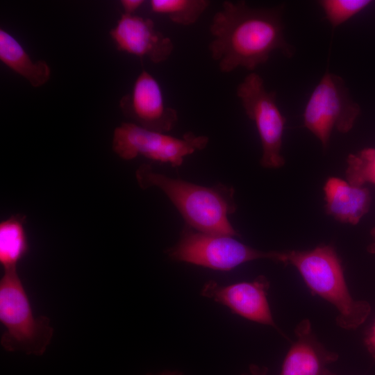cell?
I'll list each match as a JSON object with an SVG mask.
<instances>
[{"instance_id": "obj_23", "label": "cell", "mask_w": 375, "mask_h": 375, "mask_svg": "<svg viewBox=\"0 0 375 375\" xmlns=\"http://www.w3.org/2000/svg\"><path fill=\"white\" fill-rule=\"evenodd\" d=\"M147 375H152V374H148ZM156 375H184V374L177 371H164Z\"/></svg>"}, {"instance_id": "obj_9", "label": "cell", "mask_w": 375, "mask_h": 375, "mask_svg": "<svg viewBox=\"0 0 375 375\" xmlns=\"http://www.w3.org/2000/svg\"><path fill=\"white\" fill-rule=\"evenodd\" d=\"M119 107L130 122L150 131L166 133L178 122L177 111L165 104L160 84L145 70L137 77L131 92L122 97Z\"/></svg>"}, {"instance_id": "obj_1", "label": "cell", "mask_w": 375, "mask_h": 375, "mask_svg": "<svg viewBox=\"0 0 375 375\" xmlns=\"http://www.w3.org/2000/svg\"><path fill=\"white\" fill-rule=\"evenodd\" d=\"M283 6L256 8L244 1H224L212 20V40L208 49L224 73L238 67L253 70L266 62L271 53L281 51L285 56L294 53L285 38Z\"/></svg>"}, {"instance_id": "obj_21", "label": "cell", "mask_w": 375, "mask_h": 375, "mask_svg": "<svg viewBox=\"0 0 375 375\" xmlns=\"http://www.w3.org/2000/svg\"><path fill=\"white\" fill-rule=\"evenodd\" d=\"M241 375H268V369L266 367L251 364L249 367V372Z\"/></svg>"}, {"instance_id": "obj_6", "label": "cell", "mask_w": 375, "mask_h": 375, "mask_svg": "<svg viewBox=\"0 0 375 375\" xmlns=\"http://www.w3.org/2000/svg\"><path fill=\"white\" fill-rule=\"evenodd\" d=\"M360 113V107L351 97L344 80L326 72L307 101L303 125L326 149L332 131H350Z\"/></svg>"}, {"instance_id": "obj_15", "label": "cell", "mask_w": 375, "mask_h": 375, "mask_svg": "<svg viewBox=\"0 0 375 375\" xmlns=\"http://www.w3.org/2000/svg\"><path fill=\"white\" fill-rule=\"evenodd\" d=\"M26 216L13 215L0 223V263L4 271L17 269L29 250Z\"/></svg>"}, {"instance_id": "obj_13", "label": "cell", "mask_w": 375, "mask_h": 375, "mask_svg": "<svg viewBox=\"0 0 375 375\" xmlns=\"http://www.w3.org/2000/svg\"><path fill=\"white\" fill-rule=\"evenodd\" d=\"M323 190L325 210L337 221L357 224L369 210L372 197L365 186L333 176L326 180Z\"/></svg>"}, {"instance_id": "obj_4", "label": "cell", "mask_w": 375, "mask_h": 375, "mask_svg": "<svg viewBox=\"0 0 375 375\" xmlns=\"http://www.w3.org/2000/svg\"><path fill=\"white\" fill-rule=\"evenodd\" d=\"M0 322L1 345L8 351L41 356L53 334L47 317H35L17 269L4 271L0 281Z\"/></svg>"}, {"instance_id": "obj_8", "label": "cell", "mask_w": 375, "mask_h": 375, "mask_svg": "<svg viewBox=\"0 0 375 375\" xmlns=\"http://www.w3.org/2000/svg\"><path fill=\"white\" fill-rule=\"evenodd\" d=\"M208 141V137L197 135L192 132L176 138L131 122H124L114 131L112 149L124 160L143 156L176 167L183 164L185 156L206 148Z\"/></svg>"}, {"instance_id": "obj_7", "label": "cell", "mask_w": 375, "mask_h": 375, "mask_svg": "<svg viewBox=\"0 0 375 375\" xmlns=\"http://www.w3.org/2000/svg\"><path fill=\"white\" fill-rule=\"evenodd\" d=\"M236 94L244 111L257 128L262 145L260 165L278 169L285 164L281 154L286 119L276 101V94L267 91L257 73L248 74L237 87Z\"/></svg>"}, {"instance_id": "obj_11", "label": "cell", "mask_w": 375, "mask_h": 375, "mask_svg": "<svg viewBox=\"0 0 375 375\" xmlns=\"http://www.w3.org/2000/svg\"><path fill=\"white\" fill-rule=\"evenodd\" d=\"M116 48L121 51L147 57L153 63L166 60L172 54V40L158 31L149 18L124 13L110 31Z\"/></svg>"}, {"instance_id": "obj_19", "label": "cell", "mask_w": 375, "mask_h": 375, "mask_svg": "<svg viewBox=\"0 0 375 375\" xmlns=\"http://www.w3.org/2000/svg\"><path fill=\"white\" fill-rule=\"evenodd\" d=\"M365 343L368 351L375 359V319L365 336Z\"/></svg>"}, {"instance_id": "obj_3", "label": "cell", "mask_w": 375, "mask_h": 375, "mask_svg": "<svg viewBox=\"0 0 375 375\" xmlns=\"http://www.w3.org/2000/svg\"><path fill=\"white\" fill-rule=\"evenodd\" d=\"M281 253V262L294 266L311 292L335 307L340 327L353 330L366 321L371 306L352 297L341 260L333 247L320 245L310 250L283 251Z\"/></svg>"}, {"instance_id": "obj_16", "label": "cell", "mask_w": 375, "mask_h": 375, "mask_svg": "<svg viewBox=\"0 0 375 375\" xmlns=\"http://www.w3.org/2000/svg\"><path fill=\"white\" fill-rule=\"evenodd\" d=\"M151 10L167 16L173 22L188 26L194 24L207 9V0H151Z\"/></svg>"}, {"instance_id": "obj_17", "label": "cell", "mask_w": 375, "mask_h": 375, "mask_svg": "<svg viewBox=\"0 0 375 375\" xmlns=\"http://www.w3.org/2000/svg\"><path fill=\"white\" fill-rule=\"evenodd\" d=\"M345 171L346 179L351 184L375 186V149L365 148L349 155Z\"/></svg>"}, {"instance_id": "obj_10", "label": "cell", "mask_w": 375, "mask_h": 375, "mask_svg": "<svg viewBox=\"0 0 375 375\" xmlns=\"http://www.w3.org/2000/svg\"><path fill=\"white\" fill-rule=\"evenodd\" d=\"M269 288L267 278L258 276L251 281L227 285L209 281L203 285L201 294L242 317L278 330L267 300Z\"/></svg>"}, {"instance_id": "obj_22", "label": "cell", "mask_w": 375, "mask_h": 375, "mask_svg": "<svg viewBox=\"0 0 375 375\" xmlns=\"http://www.w3.org/2000/svg\"><path fill=\"white\" fill-rule=\"evenodd\" d=\"M372 242L367 247V251L373 254H375V227L371 231Z\"/></svg>"}, {"instance_id": "obj_5", "label": "cell", "mask_w": 375, "mask_h": 375, "mask_svg": "<svg viewBox=\"0 0 375 375\" xmlns=\"http://www.w3.org/2000/svg\"><path fill=\"white\" fill-rule=\"evenodd\" d=\"M173 260L218 271H230L253 260L268 259L280 262L281 251H264L249 247L233 236L211 235L185 225L178 241L166 251Z\"/></svg>"}, {"instance_id": "obj_18", "label": "cell", "mask_w": 375, "mask_h": 375, "mask_svg": "<svg viewBox=\"0 0 375 375\" xmlns=\"http://www.w3.org/2000/svg\"><path fill=\"white\" fill-rule=\"evenodd\" d=\"M319 5L331 25L335 28L365 10L369 0H321Z\"/></svg>"}, {"instance_id": "obj_12", "label": "cell", "mask_w": 375, "mask_h": 375, "mask_svg": "<svg viewBox=\"0 0 375 375\" xmlns=\"http://www.w3.org/2000/svg\"><path fill=\"white\" fill-rule=\"evenodd\" d=\"M294 334L295 340L285 356L278 375H336L328 365L339 356L319 341L310 320H301Z\"/></svg>"}, {"instance_id": "obj_2", "label": "cell", "mask_w": 375, "mask_h": 375, "mask_svg": "<svg viewBox=\"0 0 375 375\" xmlns=\"http://www.w3.org/2000/svg\"><path fill=\"white\" fill-rule=\"evenodd\" d=\"M135 178L142 189L159 188L192 228L206 234L238 235L228 217L237 209L233 187L222 183L211 187L197 185L158 173L149 164L138 168Z\"/></svg>"}, {"instance_id": "obj_20", "label": "cell", "mask_w": 375, "mask_h": 375, "mask_svg": "<svg viewBox=\"0 0 375 375\" xmlns=\"http://www.w3.org/2000/svg\"><path fill=\"white\" fill-rule=\"evenodd\" d=\"M144 0H122L121 5L125 14L133 15V13L143 4Z\"/></svg>"}, {"instance_id": "obj_14", "label": "cell", "mask_w": 375, "mask_h": 375, "mask_svg": "<svg viewBox=\"0 0 375 375\" xmlns=\"http://www.w3.org/2000/svg\"><path fill=\"white\" fill-rule=\"evenodd\" d=\"M0 60L33 87L42 86L50 78L51 69L48 64L43 60L33 61L16 38L2 28L0 29Z\"/></svg>"}]
</instances>
